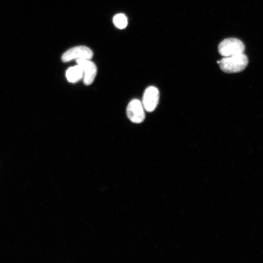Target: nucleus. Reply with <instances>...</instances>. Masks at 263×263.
Segmentation results:
<instances>
[{
    "label": "nucleus",
    "instance_id": "1",
    "mask_svg": "<svg viewBox=\"0 0 263 263\" xmlns=\"http://www.w3.org/2000/svg\"><path fill=\"white\" fill-rule=\"evenodd\" d=\"M248 59L244 54L224 57L219 60L220 68L226 73H235L243 71L247 66Z\"/></svg>",
    "mask_w": 263,
    "mask_h": 263
},
{
    "label": "nucleus",
    "instance_id": "2",
    "mask_svg": "<svg viewBox=\"0 0 263 263\" xmlns=\"http://www.w3.org/2000/svg\"><path fill=\"white\" fill-rule=\"evenodd\" d=\"M245 46L240 39L234 38H227L222 40L218 46L219 54L224 56H230L244 53Z\"/></svg>",
    "mask_w": 263,
    "mask_h": 263
},
{
    "label": "nucleus",
    "instance_id": "3",
    "mask_svg": "<svg viewBox=\"0 0 263 263\" xmlns=\"http://www.w3.org/2000/svg\"><path fill=\"white\" fill-rule=\"evenodd\" d=\"M144 110L142 102L137 99H133L129 103L126 109V113L132 122L140 123L145 118Z\"/></svg>",
    "mask_w": 263,
    "mask_h": 263
},
{
    "label": "nucleus",
    "instance_id": "4",
    "mask_svg": "<svg viewBox=\"0 0 263 263\" xmlns=\"http://www.w3.org/2000/svg\"><path fill=\"white\" fill-rule=\"evenodd\" d=\"M93 56V51L85 46H78L70 48L62 56V60L68 62L74 59H91Z\"/></svg>",
    "mask_w": 263,
    "mask_h": 263
},
{
    "label": "nucleus",
    "instance_id": "5",
    "mask_svg": "<svg viewBox=\"0 0 263 263\" xmlns=\"http://www.w3.org/2000/svg\"><path fill=\"white\" fill-rule=\"evenodd\" d=\"M159 92L156 87L150 86L146 89L142 103L146 111L151 112L155 109L159 102Z\"/></svg>",
    "mask_w": 263,
    "mask_h": 263
},
{
    "label": "nucleus",
    "instance_id": "6",
    "mask_svg": "<svg viewBox=\"0 0 263 263\" xmlns=\"http://www.w3.org/2000/svg\"><path fill=\"white\" fill-rule=\"evenodd\" d=\"M76 62L83 71L84 83L86 85L91 84L97 73V68L95 64L90 59H76Z\"/></svg>",
    "mask_w": 263,
    "mask_h": 263
},
{
    "label": "nucleus",
    "instance_id": "7",
    "mask_svg": "<svg viewBox=\"0 0 263 263\" xmlns=\"http://www.w3.org/2000/svg\"><path fill=\"white\" fill-rule=\"evenodd\" d=\"M83 71L79 65L69 68L66 72L67 80L71 83H75L83 78Z\"/></svg>",
    "mask_w": 263,
    "mask_h": 263
},
{
    "label": "nucleus",
    "instance_id": "8",
    "mask_svg": "<svg viewBox=\"0 0 263 263\" xmlns=\"http://www.w3.org/2000/svg\"><path fill=\"white\" fill-rule=\"evenodd\" d=\"M114 25L119 29H123L126 27L128 23L126 16L123 14H118L114 16L113 19Z\"/></svg>",
    "mask_w": 263,
    "mask_h": 263
}]
</instances>
